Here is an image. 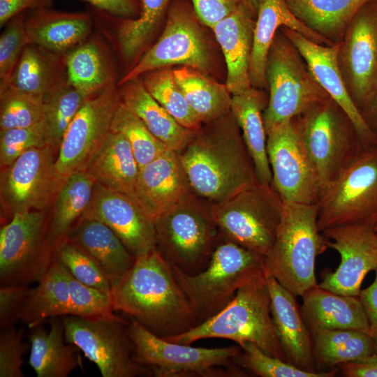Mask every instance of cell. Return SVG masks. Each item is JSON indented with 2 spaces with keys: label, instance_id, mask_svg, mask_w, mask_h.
I'll return each instance as SVG.
<instances>
[{
  "label": "cell",
  "instance_id": "60d3db41",
  "mask_svg": "<svg viewBox=\"0 0 377 377\" xmlns=\"http://www.w3.org/2000/svg\"><path fill=\"white\" fill-rule=\"evenodd\" d=\"M89 97L66 79L44 100L43 122L47 145L59 149L63 137L75 116Z\"/></svg>",
  "mask_w": 377,
  "mask_h": 377
},
{
  "label": "cell",
  "instance_id": "277c9868",
  "mask_svg": "<svg viewBox=\"0 0 377 377\" xmlns=\"http://www.w3.org/2000/svg\"><path fill=\"white\" fill-rule=\"evenodd\" d=\"M327 247V239L318 227L317 205L283 202L274 243L264 258L265 272L295 297H302L318 286L316 259Z\"/></svg>",
  "mask_w": 377,
  "mask_h": 377
},
{
  "label": "cell",
  "instance_id": "5b68a950",
  "mask_svg": "<svg viewBox=\"0 0 377 377\" xmlns=\"http://www.w3.org/2000/svg\"><path fill=\"white\" fill-rule=\"evenodd\" d=\"M264 258L219 235L201 272L188 274L170 265L199 324L223 309L237 290L264 268Z\"/></svg>",
  "mask_w": 377,
  "mask_h": 377
},
{
  "label": "cell",
  "instance_id": "44dd1931",
  "mask_svg": "<svg viewBox=\"0 0 377 377\" xmlns=\"http://www.w3.org/2000/svg\"><path fill=\"white\" fill-rule=\"evenodd\" d=\"M280 30L297 49L320 85L349 116L363 145H377V135L355 106L346 87L337 62L339 43L323 45L286 27H281Z\"/></svg>",
  "mask_w": 377,
  "mask_h": 377
},
{
  "label": "cell",
  "instance_id": "d590c367",
  "mask_svg": "<svg viewBox=\"0 0 377 377\" xmlns=\"http://www.w3.org/2000/svg\"><path fill=\"white\" fill-rule=\"evenodd\" d=\"M171 0H140V13L136 18L113 17L114 43L129 70L148 50L147 47L167 16Z\"/></svg>",
  "mask_w": 377,
  "mask_h": 377
},
{
  "label": "cell",
  "instance_id": "8d00e7d4",
  "mask_svg": "<svg viewBox=\"0 0 377 377\" xmlns=\"http://www.w3.org/2000/svg\"><path fill=\"white\" fill-rule=\"evenodd\" d=\"M371 0H285L305 26L334 44L342 40L357 10Z\"/></svg>",
  "mask_w": 377,
  "mask_h": 377
},
{
  "label": "cell",
  "instance_id": "4316f807",
  "mask_svg": "<svg viewBox=\"0 0 377 377\" xmlns=\"http://www.w3.org/2000/svg\"><path fill=\"white\" fill-rule=\"evenodd\" d=\"M302 297V313L311 332L350 329L369 334V323L359 297L336 294L318 285Z\"/></svg>",
  "mask_w": 377,
  "mask_h": 377
},
{
  "label": "cell",
  "instance_id": "6da1fadb",
  "mask_svg": "<svg viewBox=\"0 0 377 377\" xmlns=\"http://www.w3.org/2000/svg\"><path fill=\"white\" fill-rule=\"evenodd\" d=\"M177 152L192 191L212 205L259 183L231 110L203 124Z\"/></svg>",
  "mask_w": 377,
  "mask_h": 377
},
{
  "label": "cell",
  "instance_id": "52a82bcc",
  "mask_svg": "<svg viewBox=\"0 0 377 377\" xmlns=\"http://www.w3.org/2000/svg\"><path fill=\"white\" fill-rule=\"evenodd\" d=\"M265 75L269 89L263 112L266 133L330 97L280 29L268 52Z\"/></svg>",
  "mask_w": 377,
  "mask_h": 377
},
{
  "label": "cell",
  "instance_id": "c3c4849f",
  "mask_svg": "<svg viewBox=\"0 0 377 377\" xmlns=\"http://www.w3.org/2000/svg\"><path fill=\"white\" fill-rule=\"evenodd\" d=\"M68 279L70 290L69 315L85 318L114 315L110 293L80 282L68 272Z\"/></svg>",
  "mask_w": 377,
  "mask_h": 377
},
{
  "label": "cell",
  "instance_id": "94428289",
  "mask_svg": "<svg viewBox=\"0 0 377 377\" xmlns=\"http://www.w3.org/2000/svg\"><path fill=\"white\" fill-rule=\"evenodd\" d=\"M374 230H375V231H376V232L377 234V226L374 228Z\"/></svg>",
  "mask_w": 377,
  "mask_h": 377
},
{
  "label": "cell",
  "instance_id": "7a4b0ae2",
  "mask_svg": "<svg viewBox=\"0 0 377 377\" xmlns=\"http://www.w3.org/2000/svg\"><path fill=\"white\" fill-rule=\"evenodd\" d=\"M114 311H121L160 337L198 325L170 264L156 248L137 256L111 287Z\"/></svg>",
  "mask_w": 377,
  "mask_h": 377
},
{
  "label": "cell",
  "instance_id": "3957f363",
  "mask_svg": "<svg viewBox=\"0 0 377 377\" xmlns=\"http://www.w3.org/2000/svg\"><path fill=\"white\" fill-rule=\"evenodd\" d=\"M161 338L188 345L211 338L229 339L239 346L249 341L288 362L272 322L264 268L243 284L219 312L183 333Z\"/></svg>",
  "mask_w": 377,
  "mask_h": 377
},
{
  "label": "cell",
  "instance_id": "f546056e",
  "mask_svg": "<svg viewBox=\"0 0 377 377\" xmlns=\"http://www.w3.org/2000/svg\"><path fill=\"white\" fill-rule=\"evenodd\" d=\"M66 54L28 45L8 82L0 89L8 86L44 101L66 79Z\"/></svg>",
  "mask_w": 377,
  "mask_h": 377
},
{
  "label": "cell",
  "instance_id": "f6af8a7d",
  "mask_svg": "<svg viewBox=\"0 0 377 377\" xmlns=\"http://www.w3.org/2000/svg\"><path fill=\"white\" fill-rule=\"evenodd\" d=\"M53 258L80 282L110 293L112 283L98 264L75 244L64 239L58 242Z\"/></svg>",
  "mask_w": 377,
  "mask_h": 377
},
{
  "label": "cell",
  "instance_id": "30bf717a",
  "mask_svg": "<svg viewBox=\"0 0 377 377\" xmlns=\"http://www.w3.org/2000/svg\"><path fill=\"white\" fill-rule=\"evenodd\" d=\"M320 232L344 225L377 226V145L364 147L322 190Z\"/></svg>",
  "mask_w": 377,
  "mask_h": 377
},
{
  "label": "cell",
  "instance_id": "7c38bea8",
  "mask_svg": "<svg viewBox=\"0 0 377 377\" xmlns=\"http://www.w3.org/2000/svg\"><path fill=\"white\" fill-rule=\"evenodd\" d=\"M61 319L66 341L94 363L103 377L151 376L150 369L134 358L126 320L115 314L98 318L66 315Z\"/></svg>",
  "mask_w": 377,
  "mask_h": 377
},
{
  "label": "cell",
  "instance_id": "7bdbcfd3",
  "mask_svg": "<svg viewBox=\"0 0 377 377\" xmlns=\"http://www.w3.org/2000/svg\"><path fill=\"white\" fill-rule=\"evenodd\" d=\"M112 131L121 133L128 141L140 170L167 149L121 101L115 112Z\"/></svg>",
  "mask_w": 377,
  "mask_h": 377
},
{
  "label": "cell",
  "instance_id": "4fadbf2b",
  "mask_svg": "<svg viewBox=\"0 0 377 377\" xmlns=\"http://www.w3.org/2000/svg\"><path fill=\"white\" fill-rule=\"evenodd\" d=\"M44 210L15 214L0 230V286L38 282L53 260Z\"/></svg>",
  "mask_w": 377,
  "mask_h": 377
},
{
  "label": "cell",
  "instance_id": "f5cc1de1",
  "mask_svg": "<svg viewBox=\"0 0 377 377\" xmlns=\"http://www.w3.org/2000/svg\"><path fill=\"white\" fill-rule=\"evenodd\" d=\"M200 22L212 29L219 22L235 11L243 0H191Z\"/></svg>",
  "mask_w": 377,
  "mask_h": 377
},
{
  "label": "cell",
  "instance_id": "f1b7e54d",
  "mask_svg": "<svg viewBox=\"0 0 377 377\" xmlns=\"http://www.w3.org/2000/svg\"><path fill=\"white\" fill-rule=\"evenodd\" d=\"M268 96L263 89L251 87L232 96L231 112L239 127L260 184L272 185V176L267 151L263 112Z\"/></svg>",
  "mask_w": 377,
  "mask_h": 377
},
{
  "label": "cell",
  "instance_id": "ac0fdd59",
  "mask_svg": "<svg viewBox=\"0 0 377 377\" xmlns=\"http://www.w3.org/2000/svg\"><path fill=\"white\" fill-rule=\"evenodd\" d=\"M272 186L283 202L317 205L321 186L303 149L293 119L267 132Z\"/></svg>",
  "mask_w": 377,
  "mask_h": 377
},
{
  "label": "cell",
  "instance_id": "8fae6325",
  "mask_svg": "<svg viewBox=\"0 0 377 377\" xmlns=\"http://www.w3.org/2000/svg\"><path fill=\"white\" fill-rule=\"evenodd\" d=\"M283 208L273 186L260 183L211 204L219 235L263 257L274 243Z\"/></svg>",
  "mask_w": 377,
  "mask_h": 377
},
{
  "label": "cell",
  "instance_id": "7dc6e473",
  "mask_svg": "<svg viewBox=\"0 0 377 377\" xmlns=\"http://www.w3.org/2000/svg\"><path fill=\"white\" fill-rule=\"evenodd\" d=\"M27 12L11 19L0 35V87L8 82L24 48L31 43L25 28Z\"/></svg>",
  "mask_w": 377,
  "mask_h": 377
},
{
  "label": "cell",
  "instance_id": "d6a6232c",
  "mask_svg": "<svg viewBox=\"0 0 377 377\" xmlns=\"http://www.w3.org/2000/svg\"><path fill=\"white\" fill-rule=\"evenodd\" d=\"M118 86L121 101L167 149L178 151L196 130L180 125L147 91L140 77Z\"/></svg>",
  "mask_w": 377,
  "mask_h": 377
},
{
  "label": "cell",
  "instance_id": "e0dca14e",
  "mask_svg": "<svg viewBox=\"0 0 377 377\" xmlns=\"http://www.w3.org/2000/svg\"><path fill=\"white\" fill-rule=\"evenodd\" d=\"M120 103L117 83L84 103L67 128L58 149L55 168L64 179L84 170L110 133Z\"/></svg>",
  "mask_w": 377,
  "mask_h": 377
},
{
  "label": "cell",
  "instance_id": "9c48e42d",
  "mask_svg": "<svg viewBox=\"0 0 377 377\" xmlns=\"http://www.w3.org/2000/svg\"><path fill=\"white\" fill-rule=\"evenodd\" d=\"M293 119L322 190L365 147L349 116L331 97Z\"/></svg>",
  "mask_w": 377,
  "mask_h": 377
},
{
  "label": "cell",
  "instance_id": "74e56055",
  "mask_svg": "<svg viewBox=\"0 0 377 377\" xmlns=\"http://www.w3.org/2000/svg\"><path fill=\"white\" fill-rule=\"evenodd\" d=\"M95 184L85 170L73 173L66 179L48 218V237L53 249L82 216L91 200Z\"/></svg>",
  "mask_w": 377,
  "mask_h": 377
},
{
  "label": "cell",
  "instance_id": "6f0895ef",
  "mask_svg": "<svg viewBox=\"0 0 377 377\" xmlns=\"http://www.w3.org/2000/svg\"><path fill=\"white\" fill-rule=\"evenodd\" d=\"M346 377H377V355L374 353L365 357L342 363L338 366Z\"/></svg>",
  "mask_w": 377,
  "mask_h": 377
},
{
  "label": "cell",
  "instance_id": "681fc988",
  "mask_svg": "<svg viewBox=\"0 0 377 377\" xmlns=\"http://www.w3.org/2000/svg\"><path fill=\"white\" fill-rule=\"evenodd\" d=\"M45 146L48 145L43 121L29 127L0 131L1 167H8L30 149Z\"/></svg>",
  "mask_w": 377,
  "mask_h": 377
},
{
  "label": "cell",
  "instance_id": "bcb514c9",
  "mask_svg": "<svg viewBox=\"0 0 377 377\" xmlns=\"http://www.w3.org/2000/svg\"><path fill=\"white\" fill-rule=\"evenodd\" d=\"M43 100L10 87L0 89V131L34 126L43 120Z\"/></svg>",
  "mask_w": 377,
  "mask_h": 377
},
{
  "label": "cell",
  "instance_id": "11a10c76",
  "mask_svg": "<svg viewBox=\"0 0 377 377\" xmlns=\"http://www.w3.org/2000/svg\"><path fill=\"white\" fill-rule=\"evenodd\" d=\"M54 0H0V27H3L17 15L50 8Z\"/></svg>",
  "mask_w": 377,
  "mask_h": 377
},
{
  "label": "cell",
  "instance_id": "5bb4252c",
  "mask_svg": "<svg viewBox=\"0 0 377 377\" xmlns=\"http://www.w3.org/2000/svg\"><path fill=\"white\" fill-rule=\"evenodd\" d=\"M193 6L173 2L168 11L163 31L117 85L160 68L182 65L203 73L210 70L212 58L205 36Z\"/></svg>",
  "mask_w": 377,
  "mask_h": 377
},
{
  "label": "cell",
  "instance_id": "603a6c76",
  "mask_svg": "<svg viewBox=\"0 0 377 377\" xmlns=\"http://www.w3.org/2000/svg\"><path fill=\"white\" fill-rule=\"evenodd\" d=\"M191 193L177 152L167 149L140 170L134 198L154 220Z\"/></svg>",
  "mask_w": 377,
  "mask_h": 377
},
{
  "label": "cell",
  "instance_id": "f35d334b",
  "mask_svg": "<svg viewBox=\"0 0 377 377\" xmlns=\"http://www.w3.org/2000/svg\"><path fill=\"white\" fill-rule=\"evenodd\" d=\"M173 73L187 103L202 124L230 111L232 94L226 84L189 66L177 68Z\"/></svg>",
  "mask_w": 377,
  "mask_h": 377
},
{
  "label": "cell",
  "instance_id": "db71d44e",
  "mask_svg": "<svg viewBox=\"0 0 377 377\" xmlns=\"http://www.w3.org/2000/svg\"><path fill=\"white\" fill-rule=\"evenodd\" d=\"M101 13L119 18L134 19L140 13L138 0H82Z\"/></svg>",
  "mask_w": 377,
  "mask_h": 377
},
{
  "label": "cell",
  "instance_id": "836d02e7",
  "mask_svg": "<svg viewBox=\"0 0 377 377\" xmlns=\"http://www.w3.org/2000/svg\"><path fill=\"white\" fill-rule=\"evenodd\" d=\"M66 64L68 82L89 97L117 83L109 50L98 36L66 53Z\"/></svg>",
  "mask_w": 377,
  "mask_h": 377
},
{
  "label": "cell",
  "instance_id": "91938a15",
  "mask_svg": "<svg viewBox=\"0 0 377 377\" xmlns=\"http://www.w3.org/2000/svg\"><path fill=\"white\" fill-rule=\"evenodd\" d=\"M243 1L254 13L257 14V10H258V0H243Z\"/></svg>",
  "mask_w": 377,
  "mask_h": 377
},
{
  "label": "cell",
  "instance_id": "2e32d148",
  "mask_svg": "<svg viewBox=\"0 0 377 377\" xmlns=\"http://www.w3.org/2000/svg\"><path fill=\"white\" fill-rule=\"evenodd\" d=\"M337 62L363 116L377 96V1L367 2L353 17L339 43Z\"/></svg>",
  "mask_w": 377,
  "mask_h": 377
},
{
  "label": "cell",
  "instance_id": "4dcf8cb0",
  "mask_svg": "<svg viewBox=\"0 0 377 377\" xmlns=\"http://www.w3.org/2000/svg\"><path fill=\"white\" fill-rule=\"evenodd\" d=\"M83 170L96 184L134 197L140 167L128 141L121 133L111 131Z\"/></svg>",
  "mask_w": 377,
  "mask_h": 377
},
{
  "label": "cell",
  "instance_id": "d4e9b609",
  "mask_svg": "<svg viewBox=\"0 0 377 377\" xmlns=\"http://www.w3.org/2000/svg\"><path fill=\"white\" fill-rule=\"evenodd\" d=\"M286 27L316 43L332 46V43L301 22L290 11L285 0H258L253 43L249 66L252 87L267 88L265 68L268 52L278 30Z\"/></svg>",
  "mask_w": 377,
  "mask_h": 377
},
{
  "label": "cell",
  "instance_id": "680465c9",
  "mask_svg": "<svg viewBox=\"0 0 377 377\" xmlns=\"http://www.w3.org/2000/svg\"><path fill=\"white\" fill-rule=\"evenodd\" d=\"M363 117L374 133L377 135V96L369 108L363 114Z\"/></svg>",
  "mask_w": 377,
  "mask_h": 377
},
{
  "label": "cell",
  "instance_id": "8992f818",
  "mask_svg": "<svg viewBox=\"0 0 377 377\" xmlns=\"http://www.w3.org/2000/svg\"><path fill=\"white\" fill-rule=\"evenodd\" d=\"M154 221L156 249L171 265L188 274L206 267L219 236L210 203L191 193Z\"/></svg>",
  "mask_w": 377,
  "mask_h": 377
},
{
  "label": "cell",
  "instance_id": "9f6ffc18",
  "mask_svg": "<svg viewBox=\"0 0 377 377\" xmlns=\"http://www.w3.org/2000/svg\"><path fill=\"white\" fill-rule=\"evenodd\" d=\"M359 298L369 323V335L373 342L374 353L377 355V269L374 282L360 290Z\"/></svg>",
  "mask_w": 377,
  "mask_h": 377
},
{
  "label": "cell",
  "instance_id": "ab89813d",
  "mask_svg": "<svg viewBox=\"0 0 377 377\" xmlns=\"http://www.w3.org/2000/svg\"><path fill=\"white\" fill-rule=\"evenodd\" d=\"M311 335L317 371H322L323 368L334 369L342 363L374 353L371 338L364 332L350 329L321 330L311 332Z\"/></svg>",
  "mask_w": 377,
  "mask_h": 377
},
{
  "label": "cell",
  "instance_id": "cb8c5ba5",
  "mask_svg": "<svg viewBox=\"0 0 377 377\" xmlns=\"http://www.w3.org/2000/svg\"><path fill=\"white\" fill-rule=\"evenodd\" d=\"M256 15L242 3L212 29L223 53L227 67L225 84L232 96L251 87L249 66Z\"/></svg>",
  "mask_w": 377,
  "mask_h": 377
},
{
  "label": "cell",
  "instance_id": "9a60e30c",
  "mask_svg": "<svg viewBox=\"0 0 377 377\" xmlns=\"http://www.w3.org/2000/svg\"><path fill=\"white\" fill-rule=\"evenodd\" d=\"M54 152L50 146L32 148L1 170V205L8 221L18 212L46 211L55 201L66 179L56 170Z\"/></svg>",
  "mask_w": 377,
  "mask_h": 377
},
{
  "label": "cell",
  "instance_id": "ee69618b",
  "mask_svg": "<svg viewBox=\"0 0 377 377\" xmlns=\"http://www.w3.org/2000/svg\"><path fill=\"white\" fill-rule=\"evenodd\" d=\"M239 346L242 352L236 358L237 364L261 377H332L339 371L338 367L317 372L304 371L269 355L252 342Z\"/></svg>",
  "mask_w": 377,
  "mask_h": 377
},
{
  "label": "cell",
  "instance_id": "6125c7cd",
  "mask_svg": "<svg viewBox=\"0 0 377 377\" xmlns=\"http://www.w3.org/2000/svg\"><path fill=\"white\" fill-rule=\"evenodd\" d=\"M376 1H377V0H376Z\"/></svg>",
  "mask_w": 377,
  "mask_h": 377
},
{
  "label": "cell",
  "instance_id": "e575fe53",
  "mask_svg": "<svg viewBox=\"0 0 377 377\" xmlns=\"http://www.w3.org/2000/svg\"><path fill=\"white\" fill-rule=\"evenodd\" d=\"M70 290L68 271L53 258L49 269L30 288L22 309L20 320L29 329L45 319L69 315Z\"/></svg>",
  "mask_w": 377,
  "mask_h": 377
},
{
  "label": "cell",
  "instance_id": "83f0119b",
  "mask_svg": "<svg viewBox=\"0 0 377 377\" xmlns=\"http://www.w3.org/2000/svg\"><path fill=\"white\" fill-rule=\"evenodd\" d=\"M64 239L92 257L112 284L131 267L136 258L111 228L96 219L81 217Z\"/></svg>",
  "mask_w": 377,
  "mask_h": 377
},
{
  "label": "cell",
  "instance_id": "ffe728a7",
  "mask_svg": "<svg viewBox=\"0 0 377 377\" xmlns=\"http://www.w3.org/2000/svg\"><path fill=\"white\" fill-rule=\"evenodd\" d=\"M82 217L108 226L135 257L156 248L154 219L133 196L96 184Z\"/></svg>",
  "mask_w": 377,
  "mask_h": 377
},
{
  "label": "cell",
  "instance_id": "b9f144b4",
  "mask_svg": "<svg viewBox=\"0 0 377 377\" xmlns=\"http://www.w3.org/2000/svg\"><path fill=\"white\" fill-rule=\"evenodd\" d=\"M149 94L182 126L199 129L202 123L192 110L175 80L173 71L163 68L139 77Z\"/></svg>",
  "mask_w": 377,
  "mask_h": 377
},
{
  "label": "cell",
  "instance_id": "ba28073f",
  "mask_svg": "<svg viewBox=\"0 0 377 377\" xmlns=\"http://www.w3.org/2000/svg\"><path fill=\"white\" fill-rule=\"evenodd\" d=\"M134 358L155 377H223L243 374L235 364L241 347L206 348L165 340L138 322L127 325Z\"/></svg>",
  "mask_w": 377,
  "mask_h": 377
},
{
  "label": "cell",
  "instance_id": "816d5d0a",
  "mask_svg": "<svg viewBox=\"0 0 377 377\" xmlns=\"http://www.w3.org/2000/svg\"><path fill=\"white\" fill-rule=\"evenodd\" d=\"M30 288L27 285H10L0 288V327L14 325L20 316Z\"/></svg>",
  "mask_w": 377,
  "mask_h": 377
},
{
  "label": "cell",
  "instance_id": "d6986e66",
  "mask_svg": "<svg viewBox=\"0 0 377 377\" xmlns=\"http://www.w3.org/2000/svg\"><path fill=\"white\" fill-rule=\"evenodd\" d=\"M327 244L340 255L334 272L321 274L319 287L336 294L359 297L365 276L377 269V234L364 225L331 227L322 232Z\"/></svg>",
  "mask_w": 377,
  "mask_h": 377
},
{
  "label": "cell",
  "instance_id": "f907efd6",
  "mask_svg": "<svg viewBox=\"0 0 377 377\" xmlns=\"http://www.w3.org/2000/svg\"><path fill=\"white\" fill-rule=\"evenodd\" d=\"M24 329L14 325L1 328L0 377H23L22 356L28 345L22 341Z\"/></svg>",
  "mask_w": 377,
  "mask_h": 377
},
{
  "label": "cell",
  "instance_id": "7402d4cb",
  "mask_svg": "<svg viewBox=\"0 0 377 377\" xmlns=\"http://www.w3.org/2000/svg\"><path fill=\"white\" fill-rule=\"evenodd\" d=\"M266 280L272 322L288 362L302 370L317 372L311 332L296 297L274 277L266 274Z\"/></svg>",
  "mask_w": 377,
  "mask_h": 377
},
{
  "label": "cell",
  "instance_id": "484cf974",
  "mask_svg": "<svg viewBox=\"0 0 377 377\" xmlns=\"http://www.w3.org/2000/svg\"><path fill=\"white\" fill-rule=\"evenodd\" d=\"M92 27V17L87 13L51 8L31 11L25 20L31 43L59 54H66L84 42Z\"/></svg>",
  "mask_w": 377,
  "mask_h": 377
},
{
  "label": "cell",
  "instance_id": "1f68e13d",
  "mask_svg": "<svg viewBox=\"0 0 377 377\" xmlns=\"http://www.w3.org/2000/svg\"><path fill=\"white\" fill-rule=\"evenodd\" d=\"M42 323L30 328L29 364L38 377H66L82 367L80 349L65 340L61 316L50 318L46 331Z\"/></svg>",
  "mask_w": 377,
  "mask_h": 377
}]
</instances>
